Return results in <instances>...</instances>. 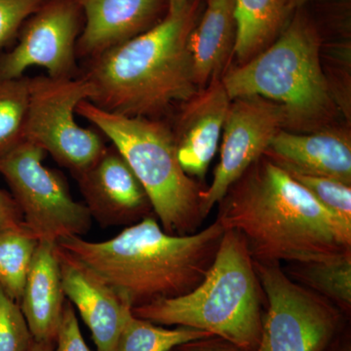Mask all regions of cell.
<instances>
[{"instance_id":"cell-1","label":"cell","mask_w":351,"mask_h":351,"mask_svg":"<svg viewBox=\"0 0 351 351\" xmlns=\"http://www.w3.org/2000/svg\"><path fill=\"white\" fill-rule=\"evenodd\" d=\"M217 221L260 263L327 262L351 255V230L287 171L261 156L219 201Z\"/></svg>"},{"instance_id":"cell-2","label":"cell","mask_w":351,"mask_h":351,"mask_svg":"<svg viewBox=\"0 0 351 351\" xmlns=\"http://www.w3.org/2000/svg\"><path fill=\"white\" fill-rule=\"evenodd\" d=\"M225 230L216 219L200 232L171 234L149 216L112 239L94 242L73 237L57 244L94 269L133 309L197 287Z\"/></svg>"},{"instance_id":"cell-3","label":"cell","mask_w":351,"mask_h":351,"mask_svg":"<svg viewBox=\"0 0 351 351\" xmlns=\"http://www.w3.org/2000/svg\"><path fill=\"white\" fill-rule=\"evenodd\" d=\"M191 7L167 15L149 31L88 60L83 78L90 103L128 117L159 120L196 94L189 36Z\"/></svg>"},{"instance_id":"cell-4","label":"cell","mask_w":351,"mask_h":351,"mask_svg":"<svg viewBox=\"0 0 351 351\" xmlns=\"http://www.w3.org/2000/svg\"><path fill=\"white\" fill-rule=\"evenodd\" d=\"M261 285L243 237L226 230L204 280L188 293L135 307L136 317L210 332L240 351H254L262 334Z\"/></svg>"},{"instance_id":"cell-5","label":"cell","mask_w":351,"mask_h":351,"mask_svg":"<svg viewBox=\"0 0 351 351\" xmlns=\"http://www.w3.org/2000/svg\"><path fill=\"white\" fill-rule=\"evenodd\" d=\"M78 115L94 124L129 164L166 232L186 235L202 223L200 189L182 170L174 133L160 120L128 117L80 101Z\"/></svg>"},{"instance_id":"cell-6","label":"cell","mask_w":351,"mask_h":351,"mask_svg":"<svg viewBox=\"0 0 351 351\" xmlns=\"http://www.w3.org/2000/svg\"><path fill=\"white\" fill-rule=\"evenodd\" d=\"M230 100L262 97L282 107L287 121L307 123L332 108L315 32L295 19L267 50L228 71L221 80Z\"/></svg>"},{"instance_id":"cell-7","label":"cell","mask_w":351,"mask_h":351,"mask_svg":"<svg viewBox=\"0 0 351 351\" xmlns=\"http://www.w3.org/2000/svg\"><path fill=\"white\" fill-rule=\"evenodd\" d=\"M43 147L23 141L0 157V175L23 215L25 226L39 241L58 243L86 234L92 217L86 205L71 195L61 173L44 166Z\"/></svg>"},{"instance_id":"cell-8","label":"cell","mask_w":351,"mask_h":351,"mask_svg":"<svg viewBox=\"0 0 351 351\" xmlns=\"http://www.w3.org/2000/svg\"><path fill=\"white\" fill-rule=\"evenodd\" d=\"M92 90L82 77H31L24 140L43 147L73 177L93 165L105 149L100 134L78 125L75 108Z\"/></svg>"},{"instance_id":"cell-9","label":"cell","mask_w":351,"mask_h":351,"mask_svg":"<svg viewBox=\"0 0 351 351\" xmlns=\"http://www.w3.org/2000/svg\"><path fill=\"white\" fill-rule=\"evenodd\" d=\"M254 267L267 300L254 351H328L341 329L338 308L293 281L279 263L254 261Z\"/></svg>"},{"instance_id":"cell-10","label":"cell","mask_w":351,"mask_h":351,"mask_svg":"<svg viewBox=\"0 0 351 351\" xmlns=\"http://www.w3.org/2000/svg\"><path fill=\"white\" fill-rule=\"evenodd\" d=\"M82 11L75 0H49L22 27L19 43L0 54V78L24 76L29 66H43L54 78L80 76L76 43Z\"/></svg>"},{"instance_id":"cell-11","label":"cell","mask_w":351,"mask_h":351,"mask_svg":"<svg viewBox=\"0 0 351 351\" xmlns=\"http://www.w3.org/2000/svg\"><path fill=\"white\" fill-rule=\"evenodd\" d=\"M285 122L287 119L282 107L262 97H243L232 101L223 125L219 164L209 188L200 193L203 219L252 164L265 154Z\"/></svg>"},{"instance_id":"cell-12","label":"cell","mask_w":351,"mask_h":351,"mask_svg":"<svg viewBox=\"0 0 351 351\" xmlns=\"http://www.w3.org/2000/svg\"><path fill=\"white\" fill-rule=\"evenodd\" d=\"M75 178L92 219L103 228L132 226L154 212L145 189L113 145Z\"/></svg>"},{"instance_id":"cell-13","label":"cell","mask_w":351,"mask_h":351,"mask_svg":"<svg viewBox=\"0 0 351 351\" xmlns=\"http://www.w3.org/2000/svg\"><path fill=\"white\" fill-rule=\"evenodd\" d=\"M57 254L64 295L89 328L97 351H113L131 307L94 269L58 244Z\"/></svg>"},{"instance_id":"cell-14","label":"cell","mask_w":351,"mask_h":351,"mask_svg":"<svg viewBox=\"0 0 351 351\" xmlns=\"http://www.w3.org/2000/svg\"><path fill=\"white\" fill-rule=\"evenodd\" d=\"M230 100L221 80L186 101L174 134L177 156L189 177L203 181L218 149Z\"/></svg>"},{"instance_id":"cell-15","label":"cell","mask_w":351,"mask_h":351,"mask_svg":"<svg viewBox=\"0 0 351 351\" xmlns=\"http://www.w3.org/2000/svg\"><path fill=\"white\" fill-rule=\"evenodd\" d=\"M75 1L85 18L76 43V57L88 61L152 29L164 0Z\"/></svg>"},{"instance_id":"cell-16","label":"cell","mask_w":351,"mask_h":351,"mask_svg":"<svg viewBox=\"0 0 351 351\" xmlns=\"http://www.w3.org/2000/svg\"><path fill=\"white\" fill-rule=\"evenodd\" d=\"M265 156L283 169L351 184L350 141L341 134L298 135L280 130Z\"/></svg>"},{"instance_id":"cell-17","label":"cell","mask_w":351,"mask_h":351,"mask_svg":"<svg viewBox=\"0 0 351 351\" xmlns=\"http://www.w3.org/2000/svg\"><path fill=\"white\" fill-rule=\"evenodd\" d=\"M66 301L57 243L39 241L19 302L34 341L55 345Z\"/></svg>"},{"instance_id":"cell-18","label":"cell","mask_w":351,"mask_h":351,"mask_svg":"<svg viewBox=\"0 0 351 351\" xmlns=\"http://www.w3.org/2000/svg\"><path fill=\"white\" fill-rule=\"evenodd\" d=\"M234 41V0H208L199 25L189 36L196 84L217 80Z\"/></svg>"},{"instance_id":"cell-19","label":"cell","mask_w":351,"mask_h":351,"mask_svg":"<svg viewBox=\"0 0 351 351\" xmlns=\"http://www.w3.org/2000/svg\"><path fill=\"white\" fill-rule=\"evenodd\" d=\"M287 14L286 0H234L233 52L240 61L257 55L274 38Z\"/></svg>"},{"instance_id":"cell-20","label":"cell","mask_w":351,"mask_h":351,"mask_svg":"<svg viewBox=\"0 0 351 351\" xmlns=\"http://www.w3.org/2000/svg\"><path fill=\"white\" fill-rule=\"evenodd\" d=\"M202 330L184 326L167 329L129 314L113 351H172L184 343L212 338Z\"/></svg>"},{"instance_id":"cell-21","label":"cell","mask_w":351,"mask_h":351,"mask_svg":"<svg viewBox=\"0 0 351 351\" xmlns=\"http://www.w3.org/2000/svg\"><path fill=\"white\" fill-rule=\"evenodd\" d=\"M39 240L27 226L0 232V286L20 302Z\"/></svg>"},{"instance_id":"cell-22","label":"cell","mask_w":351,"mask_h":351,"mask_svg":"<svg viewBox=\"0 0 351 351\" xmlns=\"http://www.w3.org/2000/svg\"><path fill=\"white\" fill-rule=\"evenodd\" d=\"M31 77L0 78V157L24 141Z\"/></svg>"},{"instance_id":"cell-23","label":"cell","mask_w":351,"mask_h":351,"mask_svg":"<svg viewBox=\"0 0 351 351\" xmlns=\"http://www.w3.org/2000/svg\"><path fill=\"white\" fill-rule=\"evenodd\" d=\"M297 276L314 292L345 311L351 306V255L327 262L298 263Z\"/></svg>"},{"instance_id":"cell-24","label":"cell","mask_w":351,"mask_h":351,"mask_svg":"<svg viewBox=\"0 0 351 351\" xmlns=\"http://www.w3.org/2000/svg\"><path fill=\"white\" fill-rule=\"evenodd\" d=\"M285 171L295 181L302 184L321 206L324 207L351 230L350 186L331 178Z\"/></svg>"},{"instance_id":"cell-25","label":"cell","mask_w":351,"mask_h":351,"mask_svg":"<svg viewBox=\"0 0 351 351\" xmlns=\"http://www.w3.org/2000/svg\"><path fill=\"white\" fill-rule=\"evenodd\" d=\"M32 341L19 302L0 286V351H27Z\"/></svg>"},{"instance_id":"cell-26","label":"cell","mask_w":351,"mask_h":351,"mask_svg":"<svg viewBox=\"0 0 351 351\" xmlns=\"http://www.w3.org/2000/svg\"><path fill=\"white\" fill-rule=\"evenodd\" d=\"M46 0H0V50L17 38L25 21Z\"/></svg>"},{"instance_id":"cell-27","label":"cell","mask_w":351,"mask_h":351,"mask_svg":"<svg viewBox=\"0 0 351 351\" xmlns=\"http://www.w3.org/2000/svg\"><path fill=\"white\" fill-rule=\"evenodd\" d=\"M54 351H92L80 331L75 307L66 299L63 317L58 331Z\"/></svg>"},{"instance_id":"cell-28","label":"cell","mask_w":351,"mask_h":351,"mask_svg":"<svg viewBox=\"0 0 351 351\" xmlns=\"http://www.w3.org/2000/svg\"><path fill=\"white\" fill-rule=\"evenodd\" d=\"M24 219L11 193L0 189V232L24 226Z\"/></svg>"},{"instance_id":"cell-29","label":"cell","mask_w":351,"mask_h":351,"mask_svg":"<svg viewBox=\"0 0 351 351\" xmlns=\"http://www.w3.org/2000/svg\"><path fill=\"white\" fill-rule=\"evenodd\" d=\"M178 351H240L232 343L223 341V339L212 337V338L198 339L184 343L179 348Z\"/></svg>"},{"instance_id":"cell-30","label":"cell","mask_w":351,"mask_h":351,"mask_svg":"<svg viewBox=\"0 0 351 351\" xmlns=\"http://www.w3.org/2000/svg\"><path fill=\"white\" fill-rule=\"evenodd\" d=\"M191 7V0H168V15H178Z\"/></svg>"},{"instance_id":"cell-31","label":"cell","mask_w":351,"mask_h":351,"mask_svg":"<svg viewBox=\"0 0 351 351\" xmlns=\"http://www.w3.org/2000/svg\"><path fill=\"white\" fill-rule=\"evenodd\" d=\"M55 345L34 341L27 351H54Z\"/></svg>"},{"instance_id":"cell-32","label":"cell","mask_w":351,"mask_h":351,"mask_svg":"<svg viewBox=\"0 0 351 351\" xmlns=\"http://www.w3.org/2000/svg\"><path fill=\"white\" fill-rule=\"evenodd\" d=\"M308 1H311V0H286V9H287V12H290L293 9L302 7Z\"/></svg>"},{"instance_id":"cell-33","label":"cell","mask_w":351,"mask_h":351,"mask_svg":"<svg viewBox=\"0 0 351 351\" xmlns=\"http://www.w3.org/2000/svg\"><path fill=\"white\" fill-rule=\"evenodd\" d=\"M172 351H178V350H177V348H176V350H172Z\"/></svg>"},{"instance_id":"cell-34","label":"cell","mask_w":351,"mask_h":351,"mask_svg":"<svg viewBox=\"0 0 351 351\" xmlns=\"http://www.w3.org/2000/svg\"><path fill=\"white\" fill-rule=\"evenodd\" d=\"M348 351H350V350H348Z\"/></svg>"}]
</instances>
